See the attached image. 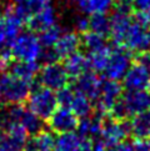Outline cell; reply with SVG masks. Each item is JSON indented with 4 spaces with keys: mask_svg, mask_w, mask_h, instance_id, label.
Here are the masks:
<instances>
[{
    "mask_svg": "<svg viewBox=\"0 0 150 151\" xmlns=\"http://www.w3.org/2000/svg\"><path fill=\"white\" fill-rule=\"evenodd\" d=\"M75 26H76V30L79 33H85V31L89 30V18L87 17H79L75 20Z\"/></svg>",
    "mask_w": 150,
    "mask_h": 151,
    "instance_id": "obj_37",
    "label": "cell"
},
{
    "mask_svg": "<svg viewBox=\"0 0 150 151\" xmlns=\"http://www.w3.org/2000/svg\"><path fill=\"white\" fill-rule=\"evenodd\" d=\"M80 46H81L80 36L76 33L68 31V33H64L60 35V37L56 40V42L53 47H54V50L56 51L59 58L64 59L69 56L70 54L78 51L80 49Z\"/></svg>",
    "mask_w": 150,
    "mask_h": 151,
    "instance_id": "obj_19",
    "label": "cell"
},
{
    "mask_svg": "<svg viewBox=\"0 0 150 151\" xmlns=\"http://www.w3.org/2000/svg\"><path fill=\"white\" fill-rule=\"evenodd\" d=\"M123 94V85L116 80H103L100 88V95L95 101L94 111L101 115H108L112 105Z\"/></svg>",
    "mask_w": 150,
    "mask_h": 151,
    "instance_id": "obj_8",
    "label": "cell"
},
{
    "mask_svg": "<svg viewBox=\"0 0 150 151\" xmlns=\"http://www.w3.org/2000/svg\"><path fill=\"white\" fill-rule=\"evenodd\" d=\"M55 136L50 130H41L36 135H33L25 144L23 151H51L54 149Z\"/></svg>",
    "mask_w": 150,
    "mask_h": 151,
    "instance_id": "obj_20",
    "label": "cell"
},
{
    "mask_svg": "<svg viewBox=\"0 0 150 151\" xmlns=\"http://www.w3.org/2000/svg\"><path fill=\"white\" fill-rule=\"evenodd\" d=\"M130 129L135 139L150 136V109L134 115L130 120Z\"/></svg>",
    "mask_w": 150,
    "mask_h": 151,
    "instance_id": "obj_22",
    "label": "cell"
},
{
    "mask_svg": "<svg viewBox=\"0 0 150 151\" xmlns=\"http://www.w3.org/2000/svg\"><path fill=\"white\" fill-rule=\"evenodd\" d=\"M133 63V51L124 45H114L110 49L108 63L103 70L106 79L119 81L124 78Z\"/></svg>",
    "mask_w": 150,
    "mask_h": 151,
    "instance_id": "obj_4",
    "label": "cell"
},
{
    "mask_svg": "<svg viewBox=\"0 0 150 151\" xmlns=\"http://www.w3.org/2000/svg\"><path fill=\"white\" fill-rule=\"evenodd\" d=\"M69 1H73V3H74V1H75V3H80V1H83V0H69Z\"/></svg>",
    "mask_w": 150,
    "mask_h": 151,
    "instance_id": "obj_41",
    "label": "cell"
},
{
    "mask_svg": "<svg viewBox=\"0 0 150 151\" xmlns=\"http://www.w3.org/2000/svg\"><path fill=\"white\" fill-rule=\"evenodd\" d=\"M121 99L126 106L129 116H134L144 110L150 109V91L135 90L121 94Z\"/></svg>",
    "mask_w": 150,
    "mask_h": 151,
    "instance_id": "obj_15",
    "label": "cell"
},
{
    "mask_svg": "<svg viewBox=\"0 0 150 151\" xmlns=\"http://www.w3.org/2000/svg\"><path fill=\"white\" fill-rule=\"evenodd\" d=\"M105 151H134V147L133 142L123 140V141L112 145H105Z\"/></svg>",
    "mask_w": 150,
    "mask_h": 151,
    "instance_id": "obj_33",
    "label": "cell"
},
{
    "mask_svg": "<svg viewBox=\"0 0 150 151\" xmlns=\"http://www.w3.org/2000/svg\"><path fill=\"white\" fill-rule=\"evenodd\" d=\"M101 81H103V80L99 78V75L95 71L88 70V71L83 73L80 76L75 79V84H74L73 89L75 90V93L83 94L87 96L90 101L95 102L100 95Z\"/></svg>",
    "mask_w": 150,
    "mask_h": 151,
    "instance_id": "obj_12",
    "label": "cell"
},
{
    "mask_svg": "<svg viewBox=\"0 0 150 151\" xmlns=\"http://www.w3.org/2000/svg\"><path fill=\"white\" fill-rule=\"evenodd\" d=\"M39 60L41 61L43 65H48V64H54V63H59V60H61L59 55L56 54V51L54 50V47H41V51L39 54Z\"/></svg>",
    "mask_w": 150,
    "mask_h": 151,
    "instance_id": "obj_32",
    "label": "cell"
},
{
    "mask_svg": "<svg viewBox=\"0 0 150 151\" xmlns=\"http://www.w3.org/2000/svg\"><path fill=\"white\" fill-rule=\"evenodd\" d=\"M134 151H150V136L135 139L133 142Z\"/></svg>",
    "mask_w": 150,
    "mask_h": 151,
    "instance_id": "obj_35",
    "label": "cell"
},
{
    "mask_svg": "<svg viewBox=\"0 0 150 151\" xmlns=\"http://www.w3.org/2000/svg\"><path fill=\"white\" fill-rule=\"evenodd\" d=\"M23 24L24 21L12 12V6L6 5L4 8V15L0 17V59L4 61L9 63L13 59L10 47L21 31Z\"/></svg>",
    "mask_w": 150,
    "mask_h": 151,
    "instance_id": "obj_1",
    "label": "cell"
},
{
    "mask_svg": "<svg viewBox=\"0 0 150 151\" xmlns=\"http://www.w3.org/2000/svg\"><path fill=\"white\" fill-rule=\"evenodd\" d=\"M61 34H63L61 28L55 24V25L50 26V28L43 30L41 33H39L38 39H39L41 47H51V46H54V44L56 42L59 37H60Z\"/></svg>",
    "mask_w": 150,
    "mask_h": 151,
    "instance_id": "obj_30",
    "label": "cell"
},
{
    "mask_svg": "<svg viewBox=\"0 0 150 151\" xmlns=\"http://www.w3.org/2000/svg\"><path fill=\"white\" fill-rule=\"evenodd\" d=\"M131 134L130 120H115V119L106 115L103 120V127H101V141L105 145H112L125 140Z\"/></svg>",
    "mask_w": 150,
    "mask_h": 151,
    "instance_id": "obj_7",
    "label": "cell"
},
{
    "mask_svg": "<svg viewBox=\"0 0 150 151\" xmlns=\"http://www.w3.org/2000/svg\"><path fill=\"white\" fill-rule=\"evenodd\" d=\"M110 49L111 47L108 46V47H105V49H103V50L88 54L87 58H88V63H89V69L93 70V71H95V73L103 71L105 65H106V63H108Z\"/></svg>",
    "mask_w": 150,
    "mask_h": 151,
    "instance_id": "obj_29",
    "label": "cell"
},
{
    "mask_svg": "<svg viewBox=\"0 0 150 151\" xmlns=\"http://www.w3.org/2000/svg\"><path fill=\"white\" fill-rule=\"evenodd\" d=\"M70 110L75 114L76 117H88L94 112L93 101H90L87 96L79 93H75V96L70 104Z\"/></svg>",
    "mask_w": 150,
    "mask_h": 151,
    "instance_id": "obj_26",
    "label": "cell"
},
{
    "mask_svg": "<svg viewBox=\"0 0 150 151\" xmlns=\"http://www.w3.org/2000/svg\"><path fill=\"white\" fill-rule=\"evenodd\" d=\"M9 74L15 78H19L26 81H33L39 71V64L36 61H24V60H10L6 65Z\"/></svg>",
    "mask_w": 150,
    "mask_h": 151,
    "instance_id": "obj_17",
    "label": "cell"
},
{
    "mask_svg": "<svg viewBox=\"0 0 150 151\" xmlns=\"http://www.w3.org/2000/svg\"><path fill=\"white\" fill-rule=\"evenodd\" d=\"M28 107L43 120H48L58 107L55 93L50 89L41 86L35 80L31 81L30 94L28 96Z\"/></svg>",
    "mask_w": 150,
    "mask_h": 151,
    "instance_id": "obj_2",
    "label": "cell"
},
{
    "mask_svg": "<svg viewBox=\"0 0 150 151\" xmlns=\"http://www.w3.org/2000/svg\"><path fill=\"white\" fill-rule=\"evenodd\" d=\"M63 60H64L63 66L65 69L69 79H76L83 73L90 70L87 55L83 52H80L79 50L70 54V55L66 56V58H64Z\"/></svg>",
    "mask_w": 150,
    "mask_h": 151,
    "instance_id": "obj_18",
    "label": "cell"
},
{
    "mask_svg": "<svg viewBox=\"0 0 150 151\" xmlns=\"http://www.w3.org/2000/svg\"><path fill=\"white\" fill-rule=\"evenodd\" d=\"M0 109H1V98H0Z\"/></svg>",
    "mask_w": 150,
    "mask_h": 151,
    "instance_id": "obj_42",
    "label": "cell"
},
{
    "mask_svg": "<svg viewBox=\"0 0 150 151\" xmlns=\"http://www.w3.org/2000/svg\"><path fill=\"white\" fill-rule=\"evenodd\" d=\"M55 21H56L55 9L50 4H46L41 10H39L34 15H31L25 23L30 31H33V33H41L43 30L55 25Z\"/></svg>",
    "mask_w": 150,
    "mask_h": 151,
    "instance_id": "obj_16",
    "label": "cell"
},
{
    "mask_svg": "<svg viewBox=\"0 0 150 151\" xmlns=\"http://www.w3.org/2000/svg\"><path fill=\"white\" fill-rule=\"evenodd\" d=\"M31 89V81L15 78L9 73L0 74V98L6 104H24Z\"/></svg>",
    "mask_w": 150,
    "mask_h": 151,
    "instance_id": "obj_3",
    "label": "cell"
},
{
    "mask_svg": "<svg viewBox=\"0 0 150 151\" xmlns=\"http://www.w3.org/2000/svg\"><path fill=\"white\" fill-rule=\"evenodd\" d=\"M48 127L55 134H64L75 131L78 127L79 120L70 107H56L51 116L48 119Z\"/></svg>",
    "mask_w": 150,
    "mask_h": 151,
    "instance_id": "obj_9",
    "label": "cell"
},
{
    "mask_svg": "<svg viewBox=\"0 0 150 151\" xmlns=\"http://www.w3.org/2000/svg\"><path fill=\"white\" fill-rule=\"evenodd\" d=\"M19 124L24 127V130L26 131V134L33 136V135H36L38 132H40L41 130L45 129V124L44 120L40 119L38 115H35L33 111L30 110H24L23 115L20 117Z\"/></svg>",
    "mask_w": 150,
    "mask_h": 151,
    "instance_id": "obj_23",
    "label": "cell"
},
{
    "mask_svg": "<svg viewBox=\"0 0 150 151\" xmlns=\"http://www.w3.org/2000/svg\"><path fill=\"white\" fill-rule=\"evenodd\" d=\"M28 134L20 124H13L6 130H0V151H23Z\"/></svg>",
    "mask_w": 150,
    "mask_h": 151,
    "instance_id": "obj_11",
    "label": "cell"
},
{
    "mask_svg": "<svg viewBox=\"0 0 150 151\" xmlns=\"http://www.w3.org/2000/svg\"><path fill=\"white\" fill-rule=\"evenodd\" d=\"M121 80L126 91L150 90V71L136 63L130 65Z\"/></svg>",
    "mask_w": 150,
    "mask_h": 151,
    "instance_id": "obj_13",
    "label": "cell"
},
{
    "mask_svg": "<svg viewBox=\"0 0 150 151\" xmlns=\"http://www.w3.org/2000/svg\"><path fill=\"white\" fill-rule=\"evenodd\" d=\"M124 46L129 50L140 52L150 49V28L143 26L135 23L131 19V24L128 29V33L124 39Z\"/></svg>",
    "mask_w": 150,
    "mask_h": 151,
    "instance_id": "obj_10",
    "label": "cell"
},
{
    "mask_svg": "<svg viewBox=\"0 0 150 151\" xmlns=\"http://www.w3.org/2000/svg\"><path fill=\"white\" fill-rule=\"evenodd\" d=\"M80 40H81V45L84 46V49L88 51V54L103 50V49H105V47L109 46L108 42H106L105 36L95 34V33H93V31H89V30L81 34Z\"/></svg>",
    "mask_w": 150,
    "mask_h": 151,
    "instance_id": "obj_25",
    "label": "cell"
},
{
    "mask_svg": "<svg viewBox=\"0 0 150 151\" xmlns=\"http://www.w3.org/2000/svg\"><path fill=\"white\" fill-rule=\"evenodd\" d=\"M49 0H20L19 3L12 5V12L25 23L31 15L41 10Z\"/></svg>",
    "mask_w": 150,
    "mask_h": 151,
    "instance_id": "obj_21",
    "label": "cell"
},
{
    "mask_svg": "<svg viewBox=\"0 0 150 151\" xmlns=\"http://www.w3.org/2000/svg\"><path fill=\"white\" fill-rule=\"evenodd\" d=\"M34 80H36V83L39 85L45 86V88L53 91H56L64 88V86L69 85L68 74L64 66L59 63L43 65V68L39 69Z\"/></svg>",
    "mask_w": 150,
    "mask_h": 151,
    "instance_id": "obj_6",
    "label": "cell"
},
{
    "mask_svg": "<svg viewBox=\"0 0 150 151\" xmlns=\"http://www.w3.org/2000/svg\"><path fill=\"white\" fill-rule=\"evenodd\" d=\"M149 15H150V12H149Z\"/></svg>",
    "mask_w": 150,
    "mask_h": 151,
    "instance_id": "obj_43",
    "label": "cell"
},
{
    "mask_svg": "<svg viewBox=\"0 0 150 151\" xmlns=\"http://www.w3.org/2000/svg\"><path fill=\"white\" fill-rule=\"evenodd\" d=\"M149 91H150V90H149Z\"/></svg>",
    "mask_w": 150,
    "mask_h": 151,
    "instance_id": "obj_45",
    "label": "cell"
},
{
    "mask_svg": "<svg viewBox=\"0 0 150 151\" xmlns=\"http://www.w3.org/2000/svg\"><path fill=\"white\" fill-rule=\"evenodd\" d=\"M51 151H53V150H51Z\"/></svg>",
    "mask_w": 150,
    "mask_h": 151,
    "instance_id": "obj_44",
    "label": "cell"
},
{
    "mask_svg": "<svg viewBox=\"0 0 150 151\" xmlns=\"http://www.w3.org/2000/svg\"><path fill=\"white\" fill-rule=\"evenodd\" d=\"M6 65H8V61H4L3 59H0V74H1L4 70H6Z\"/></svg>",
    "mask_w": 150,
    "mask_h": 151,
    "instance_id": "obj_39",
    "label": "cell"
},
{
    "mask_svg": "<svg viewBox=\"0 0 150 151\" xmlns=\"http://www.w3.org/2000/svg\"><path fill=\"white\" fill-rule=\"evenodd\" d=\"M93 139L90 137H81L80 139V145L78 151H93Z\"/></svg>",
    "mask_w": 150,
    "mask_h": 151,
    "instance_id": "obj_38",
    "label": "cell"
},
{
    "mask_svg": "<svg viewBox=\"0 0 150 151\" xmlns=\"http://www.w3.org/2000/svg\"><path fill=\"white\" fill-rule=\"evenodd\" d=\"M56 101H58V105L64 106V107H69L71 104V101L75 96V90L71 88V86H64V88L56 90Z\"/></svg>",
    "mask_w": 150,
    "mask_h": 151,
    "instance_id": "obj_31",
    "label": "cell"
},
{
    "mask_svg": "<svg viewBox=\"0 0 150 151\" xmlns=\"http://www.w3.org/2000/svg\"><path fill=\"white\" fill-rule=\"evenodd\" d=\"M3 13H4V5L1 3V0H0V17L3 15Z\"/></svg>",
    "mask_w": 150,
    "mask_h": 151,
    "instance_id": "obj_40",
    "label": "cell"
},
{
    "mask_svg": "<svg viewBox=\"0 0 150 151\" xmlns=\"http://www.w3.org/2000/svg\"><path fill=\"white\" fill-rule=\"evenodd\" d=\"M133 61L139 64V65L144 66V68L148 69L150 71V50L138 52L136 55L133 58Z\"/></svg>",
    "mask_w": 150,
    "mask_h": 151,
    "instance_id": "obj_34",
    "label": "cell"
},
{
    "mask_svg": "<svg viewBox=\"0 0 150 151\" xmlns=\"http://www.w3.org/2000/svg\"><path fill=\"white\" fill-rule=\"evenodd\" d=\"M131 24V14L121 13L112 10L110 17V34L109 37L112 41V45H123L128 29Z\"/></svg>",
    "mask_w": 150,
    "mask_h": 151,
    "instance_id": "obj_14",
    "label": "cell"
},
{
    "mask_svg": "<svg viewBox=\"0 0 150 151\" xmlns=\"http://www.w3.org/2000/svg\"><path fill=\"white\" fill-rule=\"evenodd\" d=\"M131 5L135 12H150V0H131Z\"/></svg>",
    "mask_w": 150,
    "mask_h": 151,
    "instance_id": "obj_36",
    "label": "cell"
},
{
    "mask_svg": "<svg viewBox=\"0 0 150 151\" xmlns=\"http://www.w3.org/2000/svg\"><path fill=\"white\" fill-rule=\"evenodd\" d=\"M115 0H83L79 9L84 14H106L114 6Z\"/></svg>",
    "mask_w": 150,
    "mask_h": 151,
    "instance_id": "obj_27",
    "label": "cell"
},
{
    "mask_svg": "<svg viewBox=\"0 0 150 151\" xmlns=\"http://www.w3.org/2000/svg\"><path fill=\"white\" fill-rule=\"evenodd\" d=\"M12 56L15 60L36 61L41 51V45L38 39V35L33 31H20L15 37L12 47Z\"/></svg>",
    "mask_w": 150,
    "mask_h": 151,
    "instance_id": "obj_5",
    "label": "cell"
},
{
    "mask_svg": "<svg viewBox=\"0 0 150 151\" xmlns=\"http://www.w3.org/2000/svg\"><path fill=\"white\" fill-rule=\"evenodd\" d=\"M80 139L81 137L74 131L59 134V136L55 137L53 151H78Z\"/></svg>",
    "mask_w": 150,
    "mask_h": 151,
    "instance_id": "obj_24",
    "label": "cell"
},
{
    "mask_svg": "<svg viewBox=\"0 0 150 151\" xmlns=\"http://www.w3.org/2000/svg\"><path fill=\"white\" fill-rule=\"evenodd\" d=\"M89 31L108 37L110 34V18L106 14H90Z\"/></svg>",
    "mask_w": 150,
    "mask_h": 151,
    "instance_id": "obj_28",
    "label": "cell"
}]
</instances>
